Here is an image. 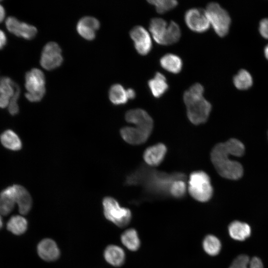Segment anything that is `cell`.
<instances>
[{
	"instance_id": "cell-1",
	"label": "cell",
	"mask_w": 268,
	"mask_h": 268,
	"mask_svg": "<svg viewBox=\"0 0 268 268\" xmlns=\"http://www.w3.org/2000/svg\"><path fill=\"white\" fill-rule=\"evenodd\" d=\"M181 173L167 174L142 166L127 176L125 184L128 186L142 184L145 191L156 195H169L170 187L175 180L185 178Z\"/></svg>"
},
{
	"instance_id": "cell-2",
	"label": "cell",
	"mask_w": 268,
	"mask_h": 268,
	"mask_svg": "<svg viewBox=\"0 0 268 268\" xmlns=\"http://www.w3.org/2000/svg\"><path fill=\"white\" fill-rule=\"evenodd\" d=\"M203 86L196 83L186 90L183 95L187 117L190 121L196 125L205 123L211 111V105L203 97Z\"/></svg>"
},
{
	"instance_id": "cell-3",
	"label": "cell",
	"mask_w": 268,
	"mask_h": 268,
	"mask_svg": "<svg viewBox=\"0 0 268 268\" xmlns=\"http://www.w3.org/2000/svg\"><path fill=\"white\" fill-rule=\"evenodd\" d=\"M232 156L228 151L225 142L216 144L210 153V159L217 173L222 177L237 180L240 179L244 169L241 164L231 160Z\"/></svg>"
},
{
	"instance_id": "cell-4",
	"label": "cell",
	"mask_w": 268,
	"mask_h": 268,
	"mask_svg": "<svg viewBox=\"0 0 268 268\" xmlns=\"http://www.w3.org/2000/svg\"><path fill=\"white\" fill-rule=\"evenodd\" d=\"M188 191L192 198L197 201H208L213 191L209 176L202 171L193 172L189 177Z\"/></svg>"
},
{
	"instance_id": "cell-5",
	"label": "cell",
	"mask_w": 268,
	"mask_h": 268,
	"mask_svg": "<svg viewBox=\"0 0 268 268\" xmlns=\"http://www.w3.org/2000/svg\"><path fill=\"white\" fill-rule=\"evenodd\" d=\"M104 215L106 218L120 227L128 225L132 213L127 208L121 207L113 198L106 197L102 201Z\"/></svg>"
},
{
	"instance_id": "cell-6",
	"label": "cell",
	"mask_w": 268,
	"mask_h": 268,
	"mask_svg": "<svg viewBox=\"0 0 268 268\" xmlns=\"http://www.w3.org/2000/svg\"><path fill=\"white\" fill-rule=\"evenodd\" d=\"M205 10L210 24L215 33L220 37L226 36L231 24V18L228 12L215 2L209 3Z\"/></svg>"
},
{
	"instance_id": "cell-7",
	"label": "cell",
	"mask_w": 268,
	"mask_h": 268,
	"mask_svg": "<svg viewBox=\"0 0 268 268\" xmlns=\"http://www.w3.org/2000/svg\"><path fill=\"white\" fill-rule=\"evenodd\" d=\"M45 76L41 70L34 68L28 71L25 75L26 98L32 102L40 101L45 94Z\"/></svg>"
},
{
	"instance_id": "cell-8",
	"label": "cell",
	"mask_w": 268,
	"mask_h": 268,
	"mask_svg": "<svg viewBox=\"0 0 268 268\" xmlns=\"http://www.w3.org/2000/svg\"><path fill=\"white\" fill-rule=\"evenodd\" d=\"M185 21L192 31L202 33L209 28L210 23L205 9L193 8L187 10L185 14Z\"/></svg>"
},
{
	"instance_id": "cell-9",
	"label": "cell",
	"mask_w": 268,
	"mask_h": 268,
	"mask_svg": "<svg viewBox=\"0 0 268 268\" xmlns=\"http://www.w3.org/2000/svg\"><path fill=\"white\" fill-rule=\"evenodd\" d=\"M63 61L62 50L57 43L51 42L44 46L40 59L43 67L47 70L54 69L59 67Z\"/></svg>"
},
{
	"instance_id": "cell-10",
	"label": "cell",
	"mask_w": 268,
	"mask_h": 268,
	"mask_svg": "<svg viewBox=\"0 0 268 268\" xmlns=\"http://www.w3.org/2000/svg\"><path fill=\"white\" fill-rule=\"evenodd\" d=\"M125 119L134 127L151 133L153 127V120L145 110L139 108L130 110L126 113Z\"/></svg>"
},
{
	"instance_id": "cell-11",
	"label": "cell",
	"mask_w": 268,
	"mask_h": 268,
	"mask_svg": "<svg viewBox=\"0 0 268 268\" xmlns=\"http://www.w3.org/2000/svg\"><path fill=\"white\" fill-rule=\"evenodd\" d=\"M134 47L141 55H147L152 48V42L148 32L141 26L133 27L130 32Z\"/></svg>"
},
{
	"instance_id": "cell-12",
	"label": "cell",
	"mask_w": 268,
	"mask_h": 268,
	"mask_svg": "<svg viewBox=\"0 0 268 268\" xmlns=\"http://www.w3.org/2000/svg\"><path fill=\"white\" fill-rule=\"evenodd\" d=\"M7 30L16 36L31 40L36 36L37 30L35 27L25 22H21L15 17L9 16L5 21Z\"/></svg>"
},
{
	"instance_id": "cell-13",
	"label": "cell",
	"mask_w": 268,
	"mask_h": 268,
	"mask_svg": "<svg viewBox=\"0 0 268 268\" xmlns=\"http://www.w3.org/2000/svg\"><path fill=\"white\" fill-rule=\"evenodd\" d=\"M37 253L42 259L47 262L57 260L60 255L57 244L49 238L44 239L39 242L37 246Z\"/></svg>"
},
{
	"instance_id": "cell-14",
	"label": "cell",
	"mask_w": 268,
	"mask_h": 268,
	"mask_svg": "<svg viewBox=\"0 0 268 268\" xmlns=\"http://www.w3.org/2000/svg\"><path fill=\"white\" fill-rule=\"evenodd\" d=\"M120 134L126 142L132 145H138L145 142L151 134L134 126H127L121 129Z\"/></svg>"
},
{
	"instance_id": "cell-15",
	"label": "cell",
	"mask_w": 268,
	"mask_h": 268,
	"mask_svg": "<svg viewBox=\"0 0 268 268\" xmlns=\"http://www.w3.org/2000/svg\"><path fill=\"white\" fill-rule=\"evenodd\" d=\"M167 152L165 144L159 143L147 148L143 157L145 163L150 166H156L164 160Z\"/></svg>"
},
{
	"instance_id": "cell-16",
	"label": "cell",
	"mask_w": 268,
	"mask_h": 268,
	"mask_svg": "<svg viewBox=\"0 0 268 268\" xmlns=\"http://www.w3.org/2000/svg\"><path fill=\"white\" fill-rule=\"evenodd\" d=\"M100 27L98 19L92 16H84L78 22L77 30L80 36L88 40H93L95 32Z\"/></svg>"
},
{
	"instance_id": "cell-17",
	"label": "cell",
	"mask_w": 268,
	"mask_h": 268,
	"mask_svg": "<svg viewBox=\"0 0 268 268\" xmlns=\"http://www.w3.org/2000/svg\"><path fill=\"white\" fill-rule=\"evenodd\" d=\"M14 186L15 201L18 205L19 213L22 215H26L32 207V198L24 187L19 185H14Z\"/></svg>"
},
{
	"instance_id": "cell-18",
	"label": "cell",
	"mask_w": 268,
	"mask_h": 268,
	"mask_svg": "<svg viewBox=\"0 0 268 268\" xmlns=\"http://www.w3.org/2000/svg\"><path fill=\"white\" fill-rule=\"evenodd\" d=\"M16 203L13 185L9 186L0 193V214L7 215L13 209Z\"/></svg>"
},
{
	"instance_id": "cell-19",
	"label": "cell",
	"mask_w": 268,
	"mask_h": 268,
	"mask_svg": "<svg viewBox=\"0 0 268 268\" xmlns=\"http://www.w3.org/2000/svg\"><path fill=\"white\" fill-rule=\"evenodd\" d=\"M104 257L107 263L114 267L121 266L125 260V253L123 249L114 245H109L106 248Z\"/></svg>"
},
{
	"instance_id": "cell-20",
	"label": "cell",
	"mask_w": 268,
	"mask_h": 268,
	"mask_svg": "<svg viewBox=\"0 0 268 268\" xmlns=\"http://www.w3.org/2000/svg\"><path fill=\"white\" fill-rule=\"evenodd\" d=\"M168 24L163 19L153 18L149 23V29L155 41L159 44L163 45Z\"/></svg>"
},
{
	"instance_id": "cell-21",
	"label": "cell",
	"mask_w": 268,
	"mask_h": 268,
	"mask_svg": "<svg viewBox=\"0 0 268 268\" xmlns=\"http://www.w3.org/2000/svg\"><path fill=\"white\" fill-rule=\"evenodd\" d=\"M148 85L152 94L156 98L163 95L169 87L166 77L159 72H156L154 78L148 80Z\"/></svg>"
},
{
	"instance_id": "cell-22",
	"label": "cell",
	"mask_w": 268,
	"mask_h": 268,
	"mask_svg": "<svg viewBox=\"0 0 268 268\" xmlns=\"http://www.w3.org/2000/svg\"><path fill=\"white\" fill-rule=\"evenodd\" d=\"M229 233L231 237L236 240L243 241L251 234L249 225L244 222L235 221L231 222L228 227Z\"/></svg>"
},
{
	"instance_id": "cell-23",
	"label": "cell",
	"mask_w": 268,
	"mask_h": 268,
	"mask_svg": "<svg viewBox=\"0 0 268 268\" xmlns=\"http://www.w3.org/2000/svg\"><path fill=\"white\" fill-rule=\"evenodd\" d=\"M160 64L164 69L173 73L180 72L183 65L181 58L173 54L164 55L160 60Z\"/></svg>"
},
{
	"instance_id": "cell-24",
	"label": "cell",
	"mask_w": 268,
	"mask_h": 268,
	"mask_svg": "<svg viewBox=\"0 0 268 268\" xmlns=\"http://www.w3.org/2000/svg\"><path fill=\"white\" fill-rule=\"evenodd\" d=\"M0 140L4 147L13 151L19 150L22 147L20 138L11 130L4 131L0 135Z\"/></svg>"
},
{
	"instance_id": "cell-25",
	"label": "cell",
	"mask_w": 268,
	"mask_h": 268,
	"mask_svg": "<svg viewBox=\"0 0 268 268\" xmlns=\"http://www.w3.org/2000/svg\"><path fill=\"white\" fill-rule=\"evenodd\" d=\"M229 268H263V265L257 257L250 258L247 255H241L233 261Z\"/></svg>"
},
{
	"instance_id": "cell-26",
	"label": "cell",
	"mask_w": 268,
	"mask_h": 268,
	"mask_svg": "<svg viewBox=\"0 0 268 268\" xmlns=\"http://www.w3.org/2000/svg\"><path fill=\"white\" fill-rule=\"evenodd\" d=\"M123 244L129 250L135 251L140 247V242L136 231L131 228L124 231L121 237Z\"/></svg>"
},
{
	"instance_id": "cell-27",
	"label": "cell",
	"mask_w": 268,
	"mask_h": 268,
	"mask_svg": "<svg viewBox=\"0 0 268 268\" xmlns=\"http://www.w3.org/2000/svg\"><path fill=\"white\" fill-rule=\"evenodd\" d=\"M27 224V221L24 217L19 215H13L7 222V229L13 234L19 235L26 231Z\"/></svg>"
},
{
	"instance_id": "cell-28",
	"label": "cell",
	"mask_w": 268,
	"mask_h": 268,
	"mask_svg": "<svg viewBox=\"0 0 268 268\" xmlns=\"http://www.w3.org/2000/svg\"><path fill=\"white\" fill-rule=\"evenodd\" d=\"M109 97L111 102L116 105L125 104L129 100L127 90L119 84H115L111 87Z\"/></svg>"
},
{
	"instance_id": "cell-29",
	"label": "cell",
	"mask_w": 268,
	"mask_h": 268,
	"mask_svg": "<svg viewBox=\"0 0 268 268\" xmlns=\"http://www.w3.org/2000/svg\"><path fill=\"white\" fill-rule=\"evenodd\" d=\"M233 81L237 89L246 90L252 86L253 78L249 71L242 69L234 76Z\"/></svg>"
},
{
	"instance_id": "cell-30",
	"label": "cell",
	"mask_w": 268,
	"mask_h": 268,
	"mask_svg": "<svg viewBox=\"0 0 268 268\" xmlns=\"http://www.w3.org/2000/svg\"><path fill=\"white\" fill-rule=\"evenodd\" d=\"M221 247L219 240L212 235H207L202 242V247L204 251L210 256H215L218 254L221 250Z\"/></svg>"
},
{
	"instance_id": "cell-31",
	"label": "cell",
	"mask_w": 268,
	"mask_h": 268,
	"mask_svg": "<svg viewBox=\"0 0 268 268\" xmlns=\"http://www.w3.org/2000/svg\"><path fill=\"white\" fill-rule=\"evenodd\" d=\"M181 30L177 23L171 21L168 25L163 45H170L177 42L181 37Z\"/></svg>"
},
{
	"instance_id": "cell-32",
	"label": "cell",
	"mask_w": 268,
	"mask_h": 268,
	"mask_svg": "<svg viewBox=\"0 0 268 268\" xmlns=\"http://www.w3.org/2000/svg\"><path fill=\"white\" fill-rule=\"evenodd\" d=\"M232 156L241 157L245 153V147L244 144L237 138H230L224 142Z\"/></svg>"
},
{
	"instance_id": "cell-33",
	"label": "cell",
	"mask_w": 268,
	"mask_h": 268,
	"mask_svg": "<svg viewBox=\"0 0 268 268\" xmlns=\"http://www.w3.org/2000/svg\"><path fill=\"white\" fill-rule=\"evenodd\" d=\"M185 177L179 178L173 182L170 189L169 195L175 198L180 199L184 196L186 192Z\"/></svg>"
},
{
	"instance_id": "cell-34",
	"label": "cell",
	"mask_w": 268,
	"mask_h": 268,
	"mask_svg": "<svg viewBox=\"0 0 268 268\" xmlns=\"http://www.w3.org/2000/svg\"><path fill=\"white\" fill-rule=\"evenodd\" d=\"M148 3L155 6L156 11L163 14L175 7L178 2L174 0H151Z\"/></svg>"
},
{
	"instance_id": "cell-35",
	"label": "cell",
	"mask_w": 268,
	"mask_h": 268,
	"mask_svg": "<svg viewBox=\"0 0 268 268\" xmlns=\"http://www.w3.org/2000/svg\"><path fill=\"white\" fill-rule=\"evenodd\" d=\"M15 84L8 77H3L0 79V95L7 96L10 98L15 93Z\"/></svg>"
},
{
	"instance_id": "cell-36",
	"label": "cell",
	"mask_w": 268,
	"mask_h": 268,
	"mask_svg": "<svg viewBox=\"0 0 268 268\" xmlns=\"http://www.w3.org/2000/svg\"><path fill=\"white\" fill-rule=\"evenodd\" d=\"M20 88L18 85L15 84V90L14 95L10 98V102L8 106L9 113L11 115H15L19 111L18 105L17 101L20 95Z\"/></svg>"
},
{
	"instance_id": "cell-37",
	"label": "cell",
	"mask_w": 268,
	"mask_h": 268,
	"mask_svg": "<svg viewBox=\"0 0 268 268\" xmlns=\"http://www.w3.org/2000/svg\"><path fill=\"white\" fill-rule=\"evenodd\" d=\"M259 30L262 37L268 39V18L261 20L259 24Z\"/></svg>"
},
{
	"instance_id": "cell-38",
	"label": "cell",
	"mask_w": 268,
	"mask_h": 268,
	"mask_svg": "<svg viewBox=\"0 0 268 268\" xmlns=\"http://www.w3.org/2000/svg\"><path fill=\"white\" fill-rule=\"evenodd\" d=\"M10 98L5 95H0V108H4L8 106Z\"/></svg>"
},
{
	"instance_id": "cell-39",
	"label": "cell",
	"mask_w": 268,
	"mask_h": 268,
	"mask_svg": "<svg viewBox=\"0 0 268 268\" xmlns=\"http://www.w3.org/2000/svg\"><path fill=\"white\" fill-rule=\"evenodd\" d=\"M6 43V37L3 31L0 29V49H1Z\"/></svg>"
},
{
	"instance_id": "cell-40",
	"label": "cell",
	"mask_w": 268,
	"mask_h": 268,
	"mask_svg": "<svg viewBox=\"0 0 268 268\" xmlns=\"http://www.w3.org/2000/svg\"><path fill=\"white\" fill-rule=\"evenodd\" d=\"M127 93L129 99H133L135 97V92L132 88H129L127 90Z\"/></svg>"
},
{
	"instance_id": "cell-41",
	"label": "cell",
	"mask_w": 268,
	"mask_h": 268,
	"mask_svg": "<svg viewBox=\"0 0 268 268\" xmlns=\"http://www.w3.org/2000/svg\"><path fill=\"white\" fill-rule=\"evenodd\" d=\"M5 17V10L3 6L0 4V23L3 20Z\"/></svg>"
},
{
	"instance_id": "cell-42",
	"label": "cell",
	"mask_w": 268,
	"mask_h": 268,
	"mask_svg": "<svg viewBox=\"0 0 268 268\" xmlns=\"http://www.w3.org/2000/svg\"><path fill=\"white\" fill-rule=\"evenodd\" d=\"M264 54L266 59L268 60V44H267L264 49Z\"/></svg>"
},
{
	"instance_id": "cell-43",
	"label": "cell",
	"mask_w": 268,
	"mask_h": 268,
	"mask_svg": "<svg viewBox=\"0 0 268 268\" xmlns=\"http://www.w3.org/2000/svg\"><path fill=\"white\" fill-rule=\"evenodd\" d=\"M2 219L0 214V229L2 227Z\"/></svg>"
}]
</instances>
